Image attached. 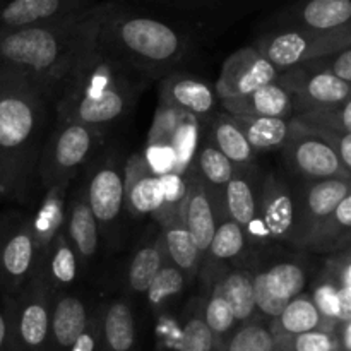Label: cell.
Segmentation results:
<instances>
[{"instance_id": "30", "label": "cell", "mask_w": 351, "mask_h": 351, "mask_svg": "<svg viewBox=\"0 0 351 351\" xmlns=\"http://www.w3.org/2000/svg\"><path fill=\"white\" fill-rule=\"evenodd\" d=\"M167 261L160 226V228L151 230L143 237V242L137 245L132 257H130L129 267H127V287H129V290L136 295L146 293L149 283Z\"/></svg>"}, {"instance_id": "7", "label": "cell", "mask_w": 351, "mask_h": 351, "mask_svg": "<svg viewBox=\"0 0 351 351\" xmlns=\"http://www.w3.org/2000/svg\"><path fill=\"white\" fill-rule=\"evenodd\" d=\"M38 259L29 215H3L0 218V290L5 297L19 295L33 280Z\"/></svg>"}, {"instance_id": "20", "label": "cell", "mask_w": 351, "mask_h": 351, "mask_svg": "<svg viewBox=\"0 0 351 351\" xmlns=\"http://www.w3.org/2000/svg\"><path fill=\"white\" fill-rule=\"evenodd\" d=\"M96 3L98 0H0V31L50 23Z\"/></svg>"}, {"instance_id": "29", "label": "cell", "mask_w": 351, "mask_h": 351, "mask_svg": "<svg viewBox=\"0 0 351 351\" xmlns=\"http://www.w3.org/2000/svg\"><path fill=\"white\" fill-rule=\"evenodd\" d=\"M69 191H71V187H60V185H53V187L41 191L40 204H38L36 211L29 215L31 232H33L40 257L48 247V243L51 242V239L64 228ZM38 263H40V259H38Z\"/></svg>"}, {"instance_id": "44", "label": "cell", "mask_w": 351, "mask_h": 351, "mask_svg": "<svg viewBox=\"0 0 351 351\" xmlns=\"http://www.w3.org/2000/svg\"><path fill=\"white\" fill-rule=\"evenodd\" d=\"M312 64H315L321 69H326L331 74L338 75L339 79L351 84V47L343 48V50L328 55V57L312 60Z\"/></svg>"}, {"instance_id": "45", "label": "cell", "mask_w": 351, "mask_h": 351, "mask_svg": "<svg viewBox=\"0 0 351 351\" xmlns=\"http://www.w3.org/2000/svg\"><path fill=\"white\" fill-rule=\"evenodd\" d=\"M314 129L331 144V147L335 149V153L338 154L341 165L345 167V170L348 171V175L351 177V132H336V130L322 129V127H314Z\"/></svg>"}, {"instance_id": "46", "label": "cell", "mask_w": 351, "mask_h": 351, "mask_svg": "<svg viewBox=\"0 0 351 351\" xmlns=\"http://www.w3.org/2000/svg\"><path fill=\"white\" fill-rule=\"evenodd\" d=\"M67 351H99V312H93L88 326Z\"/></svg>"}, {"instance_id": "11", "label": "cell", "mask_w": 351, "mask_h": 351, "mask_svg": "<svg viewBox=\"0 0 351 351\" xmlns=\"http://www.w3.org/2000/svg\"><path fill=\"white\" fill-rule=\"evenodd\" d=\"M86 195L93 209L99 232L110 239L125 213V185H123V163L113 154H106L91 167L86 180Z\"/></svg>"}, {"instance_id": "34", "label": "cell", "mask_w": 351, "mask_h": 351, "mask_svg": "<svg viewBox=\"0 0 351 351\" xmlns=\"http://www.w3.org/2000/svg\"><path fill=\"white\" fill-rule=\"evenodd\" d=\"M209 281L215 283L230 302L239 324L252 321L256 317L257 307L256 295H254V273L247 269H230L225 266L223 271L213 274Z\"/></svg>"}, {"instance_id": "39", "label": "cell", "mask_w": 351, "mask_h": 351, "mask_svg": "<svg viewBox=\"0 0 351 351\" xmlns=\"http://www.w3.org/2000/svg\"><path fill=\"white\" fill-rule=\"evenodd\" d=\"M201 312L202 319L208 324V328L211 329L218 346H221V343L239 326L232 305H230V302L226 300L225 295L221 293V290L215 283H209L208 297H206L204 304L201 305Z\"/></svg>"}, {"instance_id": "13", "label": "cell", "mask_w": 351, "mask_h": 351, "mask_svg": "<svg viewBox=\"0 0 351 351\" xmlns=\"http://www.w3.org/2000/svg\"><path fill=\"white\" fill-rule=\"evenodd\" d=\"M297 218V187L281 175L266 173L259 182V221L266 249L290 245Z\"/></svg>"}, {"instance_id": "24", "label": "cell", "mask_w": 351, "mask_h": 351, "mask_svg": "<svg viewBox=\"0 0 351 351\" xmlns=\"http://www.w3.org/2000/svg\"><path fill=\"white\" fill-rule=\"evenodd\" d=\"M91 315V308L79 293L72 290L55 293L47 351H67L84 331Z\"/></svg>"}, {"instance_id": "37", "label": "cell", "mask_w": 351, "mask_h": 351, "mask_svg": "<svg viewBox=\"0 0 351 351\" xmlns=\"http://www.w3.org/2000/svg\"><path fill=\"white\" fill-rule=\"evenodd\" d=\"M218 343L202 319L199 307L182 321L175 335L167 336L163 345L158 343L156 351H218Z\"/></svg>"}, {"instance_id": "38", "label": "cell", "mask_w": 351, "mask_h": 351, "mask_svg": "<svg viewBox=\"0 0 351 351\" xmlns=\"http://www.w3.org/2000/svg\"><path fill=\"white\" fill-rule=\"evenodd\" d=\"M187 281L189 278L177 266H173V264L167 261L163 267L156 273V276L153 278L146 293H144L151 311L154 314L163 312L171 302L180 297Z\"/></svg>"}, {"instance_id": "15", "label": "cell", "mask_w": 351, "mask_h": 351, "mask_svg": "<svg viewBox=\"0 0 351 351\" xmlns=\"http://www.w3.org/2000/svg\"><path fill=\"white\" fill-rule=\"evenodd\" d=\"M307 287V269L297 261H281L254 273L256 307L267 321L276 317Z\"/></svg>"}, {"instance_id": "10", "label": "cell", "mask_w": 351, "mask_h": 351, "mask_svg": "<svg viewBox=\"0 0 351 351\" xmlns=\"http://www.w3.org/2000/svg\"><path fill=\"white\" fill-rule=\"evenodd\" d=\"M278 81L290 93L293 117L351 98V84L312 62L280 72Z\"/></svg>"}, {"instance_id": "25", "label": "cell", "mask_w": 351, "mask_h": 351, "mask_svg": "<svg viewBox=\"0 0 351 351\" xmlns=\"http://www.w3.org/2000/svg\"><path fill=\"white\" fill-rule=\"evenodd\" d=\"M219 106L230 115L280 117L293 119V103L290 93L280 81H273L256 91L235 98H221Z\"/></svg>"}, {"instance_id": "5", "label": "cell", "mask_w": 351, "mask_h": 351, "mask_svg": "<svg viewBox=\"0 0 351 351\" xmlns=\"http://www.w3.org/2000/svg\"><path fill=\"white\" fill-rule=\"evenodd\" d=\"M105 132L98 127L53 117L38 165L40 191L53 185L72 187L103 147Z\"/></svg>"}, {"instance_id": "40", "label": "cell", "mask_w": 351, "mask_h": 351, "mask_svg": "<svg viewBox=\"0 0 351 351\" xmlns=\"http://www.w3.org/2000/svg\"><path fill=\"white\" fill-rule=\"evenodd\" d=\"M273 348L274 335L271 332L269 324L254 317L252 321L237 326L218 351H273Z\"/></svg>"}, {"instance_id": "28", "label": "cell", "mask_w": 351, "mask_h": 351, "mask_svg": "<svg viewBox=\"0 0 351 351\" xmlns=\"http://www.w3.org/2000/svg\"><path fill=\"white\" fill-rule=\"evenodd\" d=\"M160 226L168 263L177 266L187 278L199 274L204 256L195 243L194 237L191 235L187 226L182 221L178 209L165 219H161Z\"/></svg>"}, {"instance_id": "12", "label": "cell", "mask_w": 351, "mask_h": 351, "mask_svg": "<svg viewBox=\"0 0 351 351\" xmlns=\"http://www.w3.org/2000/svg\"><path fill=\"white\" fill-rule=\"evenodd\" d=\"M351 189V178H326L304 182L297 187V218L290 247L305 250L322 223L335 211Z\"/></svg>"}, {"instance_id": "50", "label": "cell", "mask_w": 351, "mask_h": 351, "mask_svg": "<svg viewBox=\"0 0 351 351\" xmlns=\"http://www.w3.org/2000/svg\"><path fill=\"white\" fill-rule=\"evenodd\" d=\"M171 2H191V0H171ZM197 2H202V0H197Z\"/></svg>"}, {"instance_id": "21", "label": "cell", "mask_w": 351, "mask_h": 351, "mask_svg": "<svg viewBox=\"0 0 351 351\" xmlns=\"http://www.w3.org/2000/svg\"><path fill=\"white\" fill-rule=\"evenodd\" d=\"M65 233L81 257L82 267H89L98 257L101 232L86 195V185L81 184L69 191Z\"/></svg>"}, {"instance_id": "43", "label": "cell", "mask_w": 351, "mask_h": 351, "mask_svg": "<svg viewBox=\"0 0 351 351\" xmlns=\"http://www.w3.org/2000/svg\"><path fill=\"white\" fill-rule=\"evenodd\" d=\"M293 119L308 123V125L336 130V132H351V98L336 103V105L326 106V108L302 113Z\"/></svg>"}, {"instance_id": "41", "label": "cell", "mask_w": 351, "mask_h": 351, "mask_svg": "<svg viewBox=\"0 0 351 351\" xmlns=\"http://www.w3.org/2000/svg\"><path fill=\"white\" fill-rule=\"evenodd\" d=\"M311 295L319 311L322 312V315L335 322V324H339L345 319H350L345 302H343L341 287L328 269H324V273L315 281Z\"/></svg>"}, {"instance_id": "1", "label": "cell", "mask_w": 351, "mask_h": 351, "mask_svg": "<svg viewBox=\"0 0 351 351\" xmlns=\"http://www.w3.org/2000/svg\"><path fill=\"white\" fill-rule=\"evenodd\" d=\"M108 3L62 19L0 31V71L40 89L51 103L75 58L98 31Z\"/></svg>"}, {"instance_id": "26", "label": "cell", "mask_w": 351, "mask_h": 351, "mask_svg": "<svg viewBox=\"0 0 351 351\" xmlns=\"http://www.w3.org/2000/svg\"><path fill=\"white\" fill-rule=\"evenodd\" d=\"M99 351H136L137 322L125 298H113L99 308Z\"/></svg>"}, {"instance_id": "48", "label": "cell", "mask_w": 351, "mask_h": 351, "mask_svg": "<svg viewBox=\"0 0 351 351\" xmlns=\"http://www.w3.org/2000/svg\"><path fill=\"white\" fill-rule=\"evenodd\" d=\"M0 351H10V298L0 304Z\"/></svg>"}, {"instance_id": "17", "label": "cell", "mask_w": 351, "mask_h": 351, "mask_svg": "<svg viewBox=\"0 0 351 351\" xmlns=\"http://www.w3.org/2000/svg\"><path fill=\"white\" fill-rule=\"evenodd\" d=\"M256 168H237L221 192L223 211L239 223L247 233L250 247L266 249L259 221V182L252 171Z\"/></svg>"}, {"instance_id": "33", "label": "cell", "mask_w": 351, "mask_h": 351, "mask_svg": "<svg viewBox=\"0 0 351 351\" xmlns=\"http://www.w3.org/2000/svg\"><path fill=\"white\" fill-rule=\"evenodd\" d=\"M230 119L242 130L256 153L283 149L293 130V119L252 115H230Z\"/></svg>"}, {"instance_id": "14", "label": "cell", "mask_w": 351, "mask_h": 351, "mask_svg": "<svg viewBox=\"0 0 351 351\" xmlns=\"http://www.w3.org/2000/svg\"><path fill=\"white\" fill-rule=\"evenodd\" d=\"M178 215L204 256L218 221L226 215L221 199L216 197L215 192L191 167L184 173V195L178 204Z\"/></svg>"}, {"instance_id": "19", "label": "cell", "mask_w": 351, "mask_h": 351, "mask_svg": "<svg viewBox=\"0 0 351 351\" xmlns=\"http://www.w3.org/2000/svg\"><path fill=\"white\" fill-rule=\"evenodd\" d=\"M160 103L208 122L219 106V96L204 79L177 71L161 81Z\"/></svg>"}, {"instance_id": "27", "label": "cell", "mask_w": 351, "mask_h": 351, "mask_svg": "<svg viewBox=\"0 0 351 351\" xmlns=\"http://www.w3.org/2000/svg\"><path fill=\"white\" fill-rule=\"evenodd\" d=\"M250 249L252 247H250L249 239H247L245 230L239 223L233 221L232 218L223 216L218 221L211 243L206 250L199 274L208 273L209 278H211V274L218 267H225L228 264L243 259Z\"/></svg>"}, {"instance_id": "31", "label": "cell", "mask_w": 351, "mask_h": 351, "mask_svg": "<svg viewBox=\"0 0 351 351\" xmlns=\"http://www.w3.org/2000/svg\"><path fill=\"white\" fill-rule=\"evenodd\" d=\"M336 326L338 324L322 315L312 295L305 291L295 297L276 317L269 321V329L274 336L300 335L315 329L336 331Z\"/></svg>"}, {"instance_id": "4", "label": "cell", "mask_w": 351, "mask_h": 351, "mask_svg": "<svg viewBox=\"0 0 351 351\" xmlns=\"http://www.w3.org/2000/svg\"><path fill=\"white\" fill-rule=\"evenodd\" d=\"M98 40L144 81L167 77L187 58V34L171 24L144 14L127 12L108 3L101 17Z\"/></svg>"}, {"instance_id": "23", "label": "cell", "mask_w": 351, "mask_h": 351, "mask_svg": "<svg viewBox=\"0 0 351 351\" xmlns=\"http://www.w3.org/2000/svg\"><path fill=\"white\" fill-rule=\"evenodd\" d=\"M351 26V0H302L285 10L274 27L331 31Z\"/></svg>"}, {"instance_id": "22", "label": "cell", "mask_w": 351, "mask_h": 351, "mask_svg": "<svg viewBox=\"0 0 351 351\" xmlns=\"http://www.w3.org/2000/svg\"><path fill=\"white\" fill-rule=\"evenodd\" d=\"M82 269L84 267L81 257L75 252L65 230L62 228L41 254L34 276L40 278L53 293H60L72 290L77 285Z\"/></svg>"}, {"instance_id": "9", "label": "cell", "mask_w": 351, "mask_h": 351, "mask_svg": "<svg viewBox=\"0 0 351 351\" xmlns=\"http://www.w3.org/2000/svg\"><path fill=\"white\" fill-rule=\"evenodd\" d=\"M281 151L288 170L304 182L351 178L331 144L314 127L297 119H293L291 136Z\"/></svg>"}, {"instance_id": "8", "label": "cell", "mask_w": 351, "mask_h": 351, "mask_svg": "<svg viewBox=\"0 0 351 351\" xmlns=\"http://www.w3.org/2000/svg\"><path fill=\"white\" fill-rule=\"evenodd\" d=\"M53 291L34 276L10 298V351H47Z\"/></svg>"}, {"instance_id": "47", "label": "cell", "mask_w": 351, "mask_h": 351, "mask_svg": "<svg viewBox=\"0 0 351 351\" xmlns=\"http://www.w3.org/2000/svg\"><path fill=\"white\" fill-rule=\"evenodd\" d=\"M339 256L335 257L328 263L326 269L335 276V280L338 281L339 287L343 288H351V249L343 252L339 250Z\"/></svg>"}, {"instance_id": "16", "label": "cell", "mask_w": 351, "mask_h": 351, "mask_svg": "<svg viewBox=\"0 0 351 351\" xmlns=\"http://www.w3.org/2000/svg\"><path fill=\"white\" fill-rule=\"evenodd\" d=\"M280 71L254 45L233 51L223 62L215 88L221 98L249 95L269 82L276 81Z\"/></svg>"}, {"instance_id": "36", "label": "cell", "mask_w": 351, "mask_h": 351, "mask_svg": "<svg viewBox=\"0 0 351 351\" xmlns=\"http://www.w3.org/2000/svg\"><path fill=\"white\" fill-rule=\"evenodd\" d=\"M192 170L202 178L206 185L216 194V197L221 199L223 187L226 182L235 175L237 167L211 143L204 137L199 141L197 149H195L194 160L191 165ZM223 202V201H221Z\"/></svg>"}, {"instance_id": "42", "label": "cell", "mask_w": 351, "mask_h": 351, "mask_svg": "<svg viewBox=\"0 0 351 351\" xmlns=\"http://www.w3.org/2000/svg\"><path fill=\"white\" fill-rule=\"evenodd\" d=\"M273 351H341L336 331L315 329L290 336H274Z\"/></svg>"}, {"instance_id": "18", "label": "cell", "mask_w": 351, "mask_h": 351, "mask_svg": "<svg viewBox=\"0 0 351 351\" xmlns=\"http://www.w3.org/2000/svg\"><path fill=\"white\" fill-rule=\"evenodd\" d=\"M125 213L132 218H156L165 206V182L151 168L143 153H134L123 161Z\"/></svg>"}, {"instance_id": "35", "label": "cell", "mask_w": 351, "mask_h": 351, "mask_svg": "<svg viewBox=\"0 0 351 351\" xmlns=\"http://www.w3.org/2000/svg\"><path fill=\"white\" fill-rule=\"evenodd\" d=\"M351 243V189L326 218L305 250L317 254H335Z\"/></svg>"}, {"instance_id": "49", "label": "cell", "mask_w": 351, "mask_h": 351, "mask_svg": "<svg viewBox=\"0 0 351 351\" xmlns=\"http://www.w3.org/2000/svg\"><path fill=\"white\" fill-rule=\"evenodd\" d=\"M336 335H338L341 351H351V317L336 326Z\"/></svg>"}, {"instance_id": "3", "label": "cell", "mask_w": 351, "mask_h": 351, "mask_svg": "<svg viewBox=\"0 0 351 351\" xmlns=\"http://www.w3.org/2000/svg\"><path fill=\"white\" fill-rule=\"evenodd\" d=\"M51 119V103L34 86L12 79L0 88L2 199L17 204L31 202L38 187V165Z\"/></svg>"}, {"instance_id": "6", "label": "cell", "mask_w": 351, "mask_h": 351, "mask_svg": "<svg viewBox=\"0 0 351 351\" xmlns=\"http://www.w3.org/2000/svg\"><path fill=\"white\" fill-rule=\"evenodd\" d=\"M252 45L278 71L283 72L351 47V26L331 31L271 27V31L261 34Z\"/></svg>"}, {"instance_id": "32", "label": "cell", "mask_w": 351, "mask_h": 351, "mask_svg": "<svg viewBox=\"0 0 351 351\" xmlns=\"http://www.w3.org/2000/svg\"><path fill=\"white\" fill-rule=\"evenodd\" d=\"M206 123V139L211 141L237 168H256V151L228 113L216 112Z\"/></svg>"}, {"instance_id": "2", "label": "cell", "mask_w": 351, "mask_h": 351, "mask_svg": "<svg viewBox=\"0 0 351 351\" xmlns=\"http://www.w3.org/2000/svg\"><path fill=\"white\" fill-rule=\"evenodd\" d=\"M146 84L103 47L96 31L51 99L53 117L106 130L132 112Z\"/></svg>"}]
</instances>
